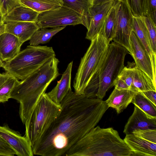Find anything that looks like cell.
Returning <instances> with one entry per match:
<instances>
[{"label": "cell", "instance_id": "cell-1", "mask_svg": "<svg viewBox=\"0 0 156 156\" xmlns=\"http://www.w3.org/2000/svg\"><path fill=\"white\" fill-rule=\"evenodd\" d=\"M54 121L32 147L34 155L64 156L101 120L109 108L105 101L70 90L60 104Z\"/></svg>", "mask_w": 156, "mask_h": 156}, {"label": "cell", "instance_id": "cell-2", "mask_svg": "<svg viewBox=\"0 0 156 156\" xmlns=\"http://www.w3.org/2000/svg\"><path fill=\"white\" fill-rule=\"evenodd\" d=\"M59 62L55 57L52 58L37 70L19 81L12 90L11 98L20 103L19 113L23 124L29 119L48 86L60 75Z\"/></svg>", "mask_w": 156, "mask_h": 156}, {"label": "cell", "instance_id": "cell-3", "mask_svg": "<svg viewBox=\"0 0 156 156\" xmlns=\"http://www.w3.org/2000/svg\"><path fill=\"white\" fill-rule=\"evenodd\" d=\"M133 152L112 127H95L64 154L66 156H129Z\"/></svg>", "mask_w": 156, "mask_h": 156}, {"label": "cell", "instance_id": "cell-4", "mask_svg": "<svg viewBox=\"0 0 156 156\" xmlns=\"http://www.w3.org/2000/svg\"><path fill=\"white\" fill-rule=\"evenodd\" d=\"M55 57L52 47L29 45L11 60L3 62L5 72L23 80Z\"/></svg>", "mask_w": 156, "mask_h": 156}, {"label": "cell", "instance_id": "cell-5", "mask_svg": "<svg viewBox=\"0 0 156 156\" xmlns=\"http://www.w3.org/2000/svg\"><path fill=\"white\" fill-rule=\"evenodd\" d=\"M111 41L100 32L91 41L81 58L73 82L74 92L83 95L94 74L100 69L106 56Z\"/></svg>", "mask_w": 156, "mask_h": 156}, {"label": "cell", "instance_id": "cell-6", "mask_svg": "<svg viewBox=\"0 0 156 156\" xmlns=\"http://www.w3.org/2000/svg\"><path fill=\"white\" fill-rule=\"evenodd\" d=\"M61 109L44 93L24 124V136L32 147L42 136L54 121Z\"/></svg>", "mask_w": 156, "mask_h": 156}, {"label": "cell", "instance_id": "cell-7", "mask_svg": "<svg viewBox=\"0 0 156 156\" xmlns=\"http://www.w3.org/2000/svg\"><path fill=\"white\" fill-rule=\"evenodd\" d=\"M127 49L113 42L109 44L107 53L98 72L99 86L97 98L102 100L107 91L114 86V82L124 66Z\"/></svg>", "mask_w": 156, "mask_h": 156}, {"label": "cell", "instance_id": "cell-8", "mask_svg": "<svg viewBox=\"0 0 156 156\" xmlns=\"http://www.w3.org/2000/svg\"><path fill=\"white\" fill-rule=\"evenodd\" d=\"M83 16L67 6L39 13L35 22L39 29L83 25Z\"/></svg>", "mask_w": 156, "mask_h": 156}, {"label": "cell", "instance_id": "cell-9", "mask_svg": "<svg viewBox=\"0 0 156 156\" xmlns=\"http://www.w3.org/2000/svg\"><path fill=\"white\" fill-rule=\"evenodd\" d=\"M115 30L114 42L126 48L130 54V37L133 30V16L125 0H116Z\"/></svg>", "mask_w": 156, "mask_h": 156}, {"label": "cell", "instance_id": "cell-10", "mask_svg": "<svg viewBox=\"0 0 156 156\" xmlns=\"http://www.w3.org/2000/svg\"><path fill=\"white\" fill-rule=\"evenodd\" d=\"M115 1L89 7L87 15L83 18V25L87 30L86 39L91 41L99 33L105 18Z\"/></svg>", "mask_w": 156, "mask_h": 156}, {"label": "cell", "instance_id": "cell-11", "mask_svg": "<svg viewBox=\"0 0 156 156\" xmlns=\"http://www.w3.org/2000/svg\"><path fill=\"white\" fill-rule=\"evenodd\" d=\"M130 54L134 59L135 66L145 73L156 86V76L154 75L150 57L133 30L130 37Z\"/></svg>", "mask_w": 156, "mask_h": 156}, {"label": "cell", "instance_id": "cell-12", "mask_svg": "<svg viewBox=\"0 0 156 156\" xmlns=\"http://www.w3.org/2000/svg\"><path fill=\"white\" fill-rule=\"evenodd\" d=\"M0 137L5 140L18 156H33L32 146L25 136L11 129L7 124L0 126Z\"/></svg>", "mask_w": 156, "mask_h": 156}, {"label": "cell", "instance_id": "cell-13", "mask_svg": "<svg viewBox=\"0 0 156 156\" xmlns=\"http://www.w3.org/2000/svg\"><path fill=\"white\" fill-rule=\"evenodd\" d=\"M156 129V118L150 117L134 105L133 112L129 118L124 128L126 135L137 129Z\"/></svg>", "mask_w": 156, "mask_h": 156}, {"label": "cell", "instance_id": "cell-14", "mask_svg": "<svg viewBox=\"0 0 156 156\" xmlns=\"http://www.w3.org/2000/svg\"><path fill=\"white\" fill-rule=\"evenodd\" d=\"M5 23V32L17 37L23 43L29 40L39 28L35 22L8 21Z\"/></svg>", "mask_w": 156, "mask_h": 156}, {"label": "cell", "instance_id": "cell-15", "mask_svg": "<svg viewBox=\"0 0 156 156\" xmlns=\"http://www.w3.org/2000/svg\"><path fill=\"white\" fill-rule=\"evenodd\" d=\"M123 140L133 152V156H156V143L147 141L132 133L126 134Z\"/></svg>", "mask_w": 156, "mask_h": 156}, {"label": "cell", "instance_id": "cell-16", "mask_svg": "<svg viewBox=\"0 0 156 156\" xmlns=\"http://www.w3.org/2000/svg\"><path fill=\"white\" fill-rule=\"evenodd\" d=\"M23 43L15 36L5 32L0 35V58L3 62H8L20 51Z\"/></svg>", "mask_w": 156, "mask_h": 156}, {"label": "cell", "instance_id": "cell-17", "mask_svg": "<svg viewBox=\"0 0 156 156\" xmlns=\"http://www.w3.org/2000/svg\"><path fill=\"white\" fill-rule=\"evenodd\" d=\"M73 63L72 61L68 64L56 86L51 91L47 93L50 99L57 105H60L67 94L72 90L71 81Z\"/></svg>", "mask_w": 156, "mask_h": 156}, {"label": "cell", "instance_id": "cell-18", "mask_svg": "<svg viewBox=\"0 0 156 156\" xmlns=\"http://www.w3.org/2000/svg\"><path fill=\"white\" fill-rule=\"evenodd\" d=\"M133 30L150 57L154 74L156 76V54L152 50L150 37L143 18L133 16Z\"/></svg>", "mask_w": 156, "mask_h": 156}, {"label": "cell", "instance_id": "cell-19", "mask_svg": "<svg viewBox=\"0 0 156 156\" xmlns=\"http://www.w3.org/2000/svg\"><path fill=\"white\" fill-rule=\"evenodd\" d=\"M129 68L131 91L137 93L149 90H156V86L145 73L135 66Z\"/></svg>", "mask_w": 156, "mask_h": 156}, {"label": "cell", "instance_id": "cell-20", "mask_svg": "<svg viewBox=\"0 0 156 156\" xmlns=\"http://www.w3.org/2000/svg\"><path fill=\"white\" fill-rule=\"evenodd\" d=\"M135 93L130 90H119L115 88L105 101L109 107L115 109L119 114L131 103Z\"/></svg>", "mask_w": 156, "mask_h": 156}, {"label": "cell", "instance_id": "cell-21", "mask_svg": "<svg viewBox=\"0 0 156 156\" xmlns=\"http://www.w3.org/2000/svg\"><path fill=\"white\" fill-rule=\"evenodd\" d=\"M39 12L21 5L12 9L3 17V22L16 21L36 22Z\"/></svg>", "mask_w": 156, "mask_h": 156}, {"label": "cell", "instance_id": "cell-22", "mask_svg": "<svg viewBox=\"0 0 156 156\" xmlns=\"http://www.w3.org/2000/svg\"><path fill=\"white\" fill-rule=\"evenodd\" d=\"M19 82L17 78L7 72L0 73V103L11 98V93Z\"/></svg>", "mask_w": 156, "mask_h": 156}, {"label": "cell", "instance_id": "cell-23", "mask_svg": "<svg viewBox=\"0 0 156 156\" xmlns=\"http://www.w3.org/2000/svg\"><path fill=\"white\" fill-rule=\"evenodd\" d=\"M21 4L39 12L62 7V0H20Z\"/></svg>", "mask_w": 156, "mask_h": 156}, {"label": "cell", "instance_id": "cell-24", "mask_svg": "<svg viewBox=\"0 0 156 156\" xmlns=\"http://www.w3.org/2000/svg\"><path fill=\"white\" fill-rule=\"evenodd\" d=\"M66 26L55 27L51 29L41 28L38 29L30 39V45L37 46L40 44L48 43L53 36L66 27Z\"/></svg>", "mask_w": 156, "mask_h": 156}, {"label": "cell", "instance_id": "cell-25", "mask_svg": "<svg viewBox=\"0 0 156 156\" xmlns=\"http://www.w3.org/2000/svg\"><path fill=\"white\" fill-rule=\"evenodd\" d=\"M115 1L106 16L100 31L103 36L110 41H112L115 34L116 12Z\"/></svg>", "mask_w": 156, "mask_h": 156}, {"label": "cell", "instance_id": "cell-26", "mask_svg": "<svg viewBox=\"0 0 156 156\" xmlns=\"http://www.w3.org/2000/svg\"><path fill=\"white\" fill-rule=\"evenodd\" d=\"M131 103L138 106L150 117L156 118V105L140 92L135 93Z\"/></svg>", "mask_w": 156, "mask_h": 156}, {"label": "cell", "instance_id": "cell-27", "mask_svg": "<svg viewBox=\"0 0 156 156\" xmlns=\"http://www.w3.org/2000/svg\"><path fill=\"white\" fill-rule=\"evenodd\" d=\"M133 16L143 18L147 15V0H125Z\"/></svg>", "mask_w": 156, "mask_h": 156}, {"label": "cell", "instance_id": "cell-28", "mask_svg": "<svg viewBox=\"0 0 156 156\" xmlns=\"http://www.w3.org/2000/svg\"><path fill=\"white\" fill-rule=\"evenodd\" d=\"M64 5L70 8L82 16L87 15L89 8L88 0H62Z\"/></svg>", "mask_w": 156, "mask_h": 156}, {"label": "cell", "instance_id": "cell-29", "mask_svg": "<svg viewBox=\"0 0 156 156\" xmlns=\"http://www.w3.org/2000/svg\"><path fill=\"white\" fill-rule=\"evenodd\" d=\"M143 19L150 37L151 46L153 52L156 53V24L147 16Z\"/></svg>", "mask_w": 156, "mask_h": 156}, {"label": "cell", "instance_id": "cell-30", "mask_svg": "<svg viewBox=\"0 0 156 156\" xmlns=\"http://www.w3.org/2000/svg\"><path fill=\"white\" fill-rule=\"evenodd\" d=\"M149 141L156 143V129H137L131 133Z\"/></svg>", "mask_w": 156, "mask_h": 156}, {"label": "cell", "instance_id": "cell-31", "mask_svg": "<svg viewBox=\"0 0 156 156\" xmlns=\"http://www.w3.org/2000/svg\"><path fill=\"white\" fill-rule=\"evenodd\" d=\"M21 5L20 0H0V10L3 17L14 8Z\"/></svg>", "mask_w": 156, "mask_h": 156}, {"label": "cell", "instance_id": "cell-32", "mask_svg": "<svg viewBox=\"0 0 156 156\" xmlns=\"http://www.w3.org/2000/svg\"><path fill=\"white\" fill-rule=\"evenodd\" d=\"M15 152L0 137V156H14Z\"/></svg>", "mask_w": 156, "mask_h": 156}, {"label": "cell", "instance_id": "cell-33", "mask_svg": "<svg viewBox=\"0 0 156 156\" xmlns=\"http://www.w3.org/2000/svg\"><path fill=\"white\" fill-rule=\"evenodd\" d=\"M148 10L147 16L156 24V0H147Z\"/></svg>", "mask_w": 156, "mask_h": 156}, {"label": "cell", "instance_id": "cell-34", "mask_svg": "<svg viewBox=\"0 0 156 156\" xmlns=\"http://www.w3.org/2000/svg\"><path fill=\"white\" fill-rule=\"evenodd\" d=\"M114 86L116 89L119 90H130V88L127 84L122 80L117 77L114 81Z\"/></svg>", "mask_w": 156, "mask_h": 156}, {"label": "cell", "instance_id": "cell-35", "mask_svg": "<svg viewBox=\"0 0 156 156\" xmlns=\"http://www.w3.org/2000/svg\"><path fill=\"white\" fill-rule=\"evenodd\" d=\"M145 97L156 105V91L149 90L140 92Z\"/></svg>", "mask_w": 156, "mask_h": 156}, {"label": "cell", "instance_id": "cell-36", "mask_svg": "<svg viewBox=\"0 0 156 156\" xmlns=\"http://www.w3.org/2000/svg\"><path fill=\"white\" fill-rule=\"evenodd\" d=\"M89 7L93 5H98L104 4L109 1L116 0H88Z\"/></svg>", "mask_w": 156, "mask_h": 156}, {"label": "cell", "instance_id": "cell-37", "mask_svg": "<svg viewBox=\"0 0 156 156\" xmlns=\"http://www.w3.org/2000/svg\"><path fill=\"white\" fill-rule=\"evenodd\" d=\"M5 32V23L4 22L0 23V35Z\"/></svg>", "mask_w": 156, "mask_h": 156}, {"label": "cell", "instance_id": "cell-38", "mask_svg": "<svg viewBox=\"0 0 156 156\" xmlns=\"http://www.w3.org/2000/svg\"><path fill=\"white\" fill-rule=\"evenodd\" d=\"M3 17L2 15L1 11L0 10V23L3 22Z\"/></svg>", "mask_w": 156, "mask_h": 156}, {"label": "cell", "instance_id": "cell-39", "mask_svg": "<svg viewBox=\"0 0 156 156\" xmlns=\"http://www.w3.org/2000/svg\"><path fill=\"white\" fill-rule=\"evenodd\" d=\"M3 62L0 58V68L2 67Z\"/></svg>", "mask_w": 156, "mask_h": 156}]
</instances>
